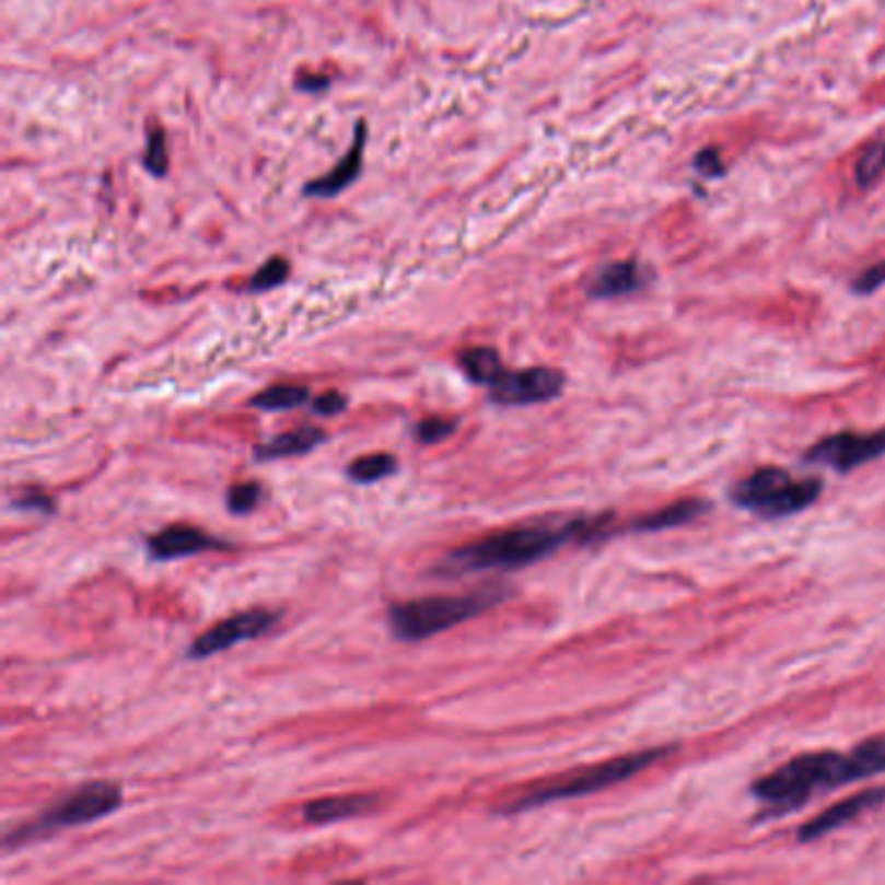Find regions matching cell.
Returning <instances> with one entry per match:
<instances>
[{
	"mask_svg": "<svg viewBox=\"0 0 885 885\" xmlns=\"http://www.w3.org/2000/svg\"><path fill=\"white\" fill-rule=\"evenodd\" d=\"M605 522H608V517H574L501 529V533H493L489 538L473 540L468 546L450 550L434 567V577L452 580V577L480 574V571H512L529 567V563L548 559L554 550H559L571 540L592 543L608 538L610 529L605 527Z\"/></svg>",
	"mask_w": 885,
	"mask_h": 885,
	"instance_id": "6da1fadb",
	"label": "cell"
},
{
	"mask_svg": "<svg viewBox=\"0 0 885 885\" xmlns=\"http://www.w3.org/2000/svg\"><path fill=\"white\" fill-rule=\"evenodd\" d=\"M885 771V733L857 745L849 754L818 750L803 754L756 779L750 792L769 807V815H784L805 805L813 794L875 777Z\"/></svg>",
	"mask_w": 885,
	"mask_h": 885,
	"instance_id": "7a4b0ae2",
	"label": "cell"
},
{
	"mask_svg": "<svg viewBox=\"0 0 885 885\" xmlns=\"http://www.w3.org/2000/svg\"><path fill=\"white\" fill-rule=\"evenodd\" d=\"M512 595L506 584H484V587L450 597H421V601L395 603L387 610L389 633L397 641H423L434 633L450 631L455 626L470 621L480 613L491 610L493 605L504 603Z\"/></svg>",
	"mask_w": 885,
	"mask_h": 885,
	"instance_id": "3957f363",
	"label": "cell"
},
{
	"mask_svg": "<svg viewBox=\"0 0 885 885\" xmlns=\"http://www.w3.org/2000/svg\"><path fill=\"white\" fill-rule=\"evenodd\" d=\"M671 745L665 748H652V750H639V754H629L621 758H613V761L590 766V769L574 771L563 779H554L550 784H543L538 790H529L522 797L512 800L501 807V815H517L525 811H535V807L559 803V800H571V797H584V794L608 790L613 784H621L626 779H631L633 773L644 771L647 766L657 764L662 756L671 754Z\"/></svg>",
	"mask_w": 885,
	"mask_h": 885,
	"instance_id": "277c9868",
	"label": "cell"
},
{
	"mask_svg": "<svg viewBox=\"0 0 885 885\" xmlns=\"http://www.w3.org/2000/svg\"><path fill=\"white\" fill-rule=\"evenodd\" d=\"M123 805V790L113 782H89L73 790L71 794L55 803L53 807H47L45 813H39L37 818L26 820L24 826H19L16 831L9 834L3 839L5 849L30 845V841H37L42 836H50L55 831H62V828H73V826H86L94 824V820L107 818L115 811H120Z\"/></svg>",
	"mask_w": 885,
	"mask_h": 885,
	"instance_id": "5b68a950",
	"label": "cell"
},
{
	"mask_svg": "<svg viewBox=\"0 0 885 885\" xmlns=\"http://www.w3.org/2000/svg\"><path fill=\"white\" fill-rule=\"evenodd\" d=\"M824 484L818 478H794L784 468H758L733 486V501L758 517L777 520L803 512L818 501Z\"/></svg>",
	"mask_w": 885,
	"mask_h": 885,
	"instance_id": "8992f818",
	"label": "cell"
},
{
	"mask_svg": "<svg viewBox=\"0 0 885 885\" xmlns=\"http://www.w3.org/2000/svg\"><path fill=\"white\" fill-rule=\"evenodd\" d=\"M278 621H281V610L270 608L240 610L200 633V637L187 647V657L190 660L213 657V654L232 650V647L242 644V641L263 637V633H268Z\"/></svg>",
	"mask_w": 885,
	"mask_h": 885,
	"instance_id": "52a82bcc",
	"label": "cell"
},
{
	"mask_svg": "<svg viewBox=\"0 0 885 885\" xmlns=\"http://www.w3.org/2000/svg\"><path fill=\"white\" fill-rule=\"evenodd\" d=\"M885 455V429L873 431V434H854V431H841L831 434L820 442H815L805 452V463L828 465L836 473H852L860 465L873 463V459Z\"/></svg>",
	"mask_w": 885,
	"mask_h": 885,
	"instance_id": "ba28073f",
	"label": "cell"
},
{
	"mask_svg": "<svg viewBox=\"0 0 885 885\" xmlns=\"http://www.w3.org/2000/svg\"><path fill=\"white\" fill-rule=\"evenodd\" d=\"M563 374L550 366H533L522 372H501V377L489 387L491 403L497 406H535V403L556 400L563 393Z\"/></svg>",
	"mask_w": 885,
	"mask_h": 885,
	"instance_id": "9c48e42d",
	"label": "cell"
},
{
	"mask_svg": "<svg viewBox=\"0 0 885 885\" xmlns=\"http://www.w3.org/2000/svg\"><path fill=\"white\" fill-rule=\"evenodd\" d=\"M145 548H149L151 559L174 561L185 559V556L203 554V550H226L229 543L213 538V535L203 533V529L195 525H170L153 533L145 540Z\"/></svg>",
	"mask_w": 885,
	"mask_h": 885,
	"instance_id": "30bf717a",
	"label": "cell"
},
{
	"mask_svg": "<svg viewBox=\"0 0 885 885\" xmlns=\"http://www.w3.org/2000/svg\"><path fill=\"white\" fill-rule=\"evenodd\" d=\"M885 800V787H875V790H865L860 794H852V797H847L845 803L839 805H831L828 811H824L820 815H815L813 820H807V824L800 828L797 831V841H803V845H811V841L820 839V836L836 831V828L852 824L857 815L873 811Z\"/></svg>",
	"mask_w": 885,
	"mask_h": 885,
	"instance_id": "8fae6325",
	"label": "cell"
},
{
	"mask_svg": "<svg viewBox=\"0 0 885 885\" xmlns=\"http://www.w3.org/2000/svg\"><path fill=\"white\" fill-rule=\"evenodd\" d=\"M650 281V273L637 260H618L608 263L592 276L587 286V294L592 299H618L629 296L633 291H641Z\"/></svg>",
	"mask_w": 885,
	"mask_h": 885,
	"instance_id": "7c38bea8",
	"label": "cell"
},
{
	"mask_svg": "<svg viewBox=\"0 0 885 885\" xmlns=\"http://www.w3.org/2000/svg\"><path fill=\"white\" fill-rule=\"evenodd\" d=\"M380 803L377 794H333V797H319L312 800L302 807V818L304 824H338V820L346 818H359V815H366L369 811H374Z\"/></svg>",
	"mask_w": 885,
	"mask_h": 885,
	"instance_id": "4fadbf2b",
	"label": "cell"
},
{
	"mask_svg": "<svg viewBox=\"0 0 885 885\" xmlns=\"http://www.w3.org/2000/svg\"><path fill=\"white\" fill-rule=\"evenodd\" d=\"M327 442V434L317 427H299L286 434L270 436L268 442H260L253 452L257 463H268V459H283V457H299L312 452L319 444Z\"/></svg>",
	"mask_w": 885,
	"mask_h": 885,
	"instance_id": "5bb4252c",
	"label": "cell"
},
{
	"mask_svg": "<svg viewBox=\"0 0 885 885\" xmlns=\"http://www.w3.org/2000/svg\"><path fill=\"white\" fill-rule=\"evenodd\" d=\"M364 138H366L364 125H359L357 141H353L351 151H348V156L343 159V162H340L330 174H325V177H319V179H315V183L306 185L304 193L315 195V198H330V195H338L340 190H346V187L351 185L361 172V159H364Z\"/></svg>",
	"mask_w": 885,
	"mask_h": 885,
	"instance_id": "9a60e30c",
	"label": "cell"
},
{
	"mask_svg": "<svg viewBox=\"0 0 885 885\" xmlns=\"http://www.w3.org/2000/svg\"><path fill=\"white\" fill-rule=\"evenodd\" d=\"M707 509H709L707 501L683 499V501H675V504H667V506L657 509V512H650V514H644V517L633 520L626 529H631V533H633V529H637V533H657V529L686 525V522L701 517V514L707 512Z\"/></svg>",
	"mask_w": 885,
	"mask_h": 885,
	"instance_id": "2e32d148",
	"label": "cell"
},
{
	"mask_svg": "<svg viewBox=\"0 0 885 885\" xmlns=\"http://www.w3.org/2000/svg\"><path fill=\"white\" fill-rule=\"evenodd\" d=\"M457 361H459V369L465 372V377L484 387H491L493 382L501 377V372H504V364H501L499 351L489 346L465 348V351H459Z\"/></svg>",
	"mask_w": 885,
	"mask_h": 885,
	"instance_id": "e0dca14e",
	"label": "cell"
},
{
	"mask_svg": "<svg viewBox=\"0 0 885 885\" xmlns=\"http://www.w3.org/2000/svg\"><path fill=\"white\" fill-rule=\"evenodd\" d=\"M306 400H310V389L304 385H273L257 393L249 406L260 410H289L304 406Z\"/></svg>",
	"mask_w": 885,
	"mask_h": 885,
	"instance_id": "ac0fdd59",
	"label": "cell"
},
{
	"mask_svg": "<svg viewBox=\"0 0 885 885\" xmlns=\"http://www.w3.org/2000/svg\"><path fill=\"white\" fill-rule=\"evenodd\" d=\"M397 468V459L387 452H374V455H364L353 463H348L346 476L357 484H377V480L393 476Z\"/></svg>",
	"mask_w": 885,
	"mask_h": 885,
	"instance_id": "d6986e66",
	"label": "cell"
},
{
	"mask_svg": "<svg viewBox=\"0 0 885 885\" xmlns=\"http://www.w3.org/2000/svg\"><path fill=\"white\" fill-rule=\"evenodd\" d=\"M883 172H885V141L873 143L870 149L862 151V156L857 159V166H854V179H857V185L865 190V187H870L881 179Z\"/></svg>",
	"mask_w": 885,
	"mask_h": 885,
	"instance_id": "ffe728a7",
	"label": "cell"
},
{
	"mask_svg": "<svg viewBox=\"0 0 885 885\" xmlns=\"http://www.w3.org/2000/svg\"><path fill=\"white\" fill-rule=\"evenodd\" d=\"M263 501V486L257 480H245V484H236L226 493V506L232 514H247L255 512L257 504Z\"/></svg>",
	"mask_w": 885,
	"mask_h": 885,
	"instance_id": "44dd1931",
	"label": "cell"
},
{
	"mask_svg": "<svg viewBox=\"0 0 885 885\" xmlns=\"http://www.w3.org/2000/svg\"><path fill=\"white\" fill-rule=\"evenodd\" d=\"M457 418H442V416H429L423 421L416 423V436L421 444H436L444 442V439L452 436L457 431Z\"/></svg>",
	"mask_w": 885,
	"mask_h": 885,
	"instance_id": "7402d4cb",
	"label": "cell"
},
{
	"mask_svg": "<svg viewBox=\"0 0 885 885\" xmlns=\"http://www.w3.org/2000/svg\"><path fill=\"white\" fill-rule=\"evenodd\" d=\"M11 509L16 512H39V514H55V499L45 489H19L11 497Z\"/></svg>",
	"mask_w": 885,
	"mask_h": 885,
	"instance_id": "603a6c76",
	"label": "cell"
},
{
	"mask_svg": "<svg viewBox=\"0 0 885 885\" xmlns=\"http://www.w3.org/2000/svg\"><path fill=\"white\" fill-rule=\"evenodd\" d=\"M286 278H289V263H286L283 257H270V260L265 263L263 268L253 276V281L247 283V289L249 291L276 289V286H281Z\"/></svg>",
	"mask_w": 885,
	"mask_h": 885,
	"instance_id": "cb8c5ba5",
	"label": "cell"
},
{
	"mask_svg": "<svg viewBox=\"0 0 885 885\" xmlns=\"http://www.w3.org/2000/svg\"><path fill=\"white\" fill-rule=\"evenodd\" d=\"M143 164H145V170H149L151 174H156V177H162V174L166 172L170 156H166V143H164L162 130H153L149 136V151H145Z\"/></svg>",
	"mask_w": 885,
	"mask_h": 885,
	"instance_id": "d4e9b609",
	"label": "cell"
},
{
	"mask_svg": "<svg viewBox=\"0 0 885 885\" xmlns=\"http://www.w3.org/2000/svg\"><path fill=\"white\" fill-rule=\"evenodd\" d=\"M883 283H885V263H875L854 278L852 291L854 294H873V291L881 289Z\"/></svg>",
	"mask_w": 885,
	"mask_h": 885,
	"instance_id": "484cf974",
	"label": "cell"
},
{
	"mask_svg": "<svg viewBox=\"0 0 885 885\" xmlns=\"http://www.w3.org/2000/svg\"><path fill=\"white\" fill-rule=\"evenodd\" d=\"M346 406H348V400H346L343 393H325V395H319V397H315V400H312V414L338 416V414H343Z\"/></svg>",
	"mask_w": 885,
	"mask_h": 885,
	"instance_id": "4316f807",
	"label": "cell"
},
{
	"mask_svg": "<svg viewBox=\"0 0 885 885\" xmlns=\"http://www.w3.org/2000/svg\"><path fill=\"white\" fill-rule=\"evenodd\" d=\"M694 166H696V170H699L701 174H707V177H717V174H722L720 151H717V149L701 151L699 156L694 159Z\"/></svg>",
	"mask_w": 885,
	"mask_h": 885,
	"instance_id": "83f0119b",
	"label": "cell"
}]
</instances>
